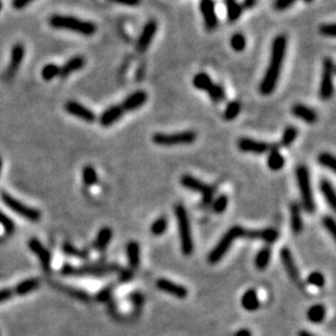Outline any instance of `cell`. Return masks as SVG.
Segmentation results:
<instances>
[{
	"label": "cell",
	"mask_w": 336,
	"mask_h": 336,
	"mask_svg": "<svg viewBox=\"0 0 336 336\" xmlns=\"http://www.w3.org/2000/svg\"><path fill=\"white\" fill-rule=\"evenodd\" d=\"M298 336H315V335H313L312 332L306 331V330H300V331H299Z\"/></svg>",
	"instance_id": "obj_59"
},
{
	"label": "cell",
	"mask_w": 336,
	"mask_h": 336,
	"mask_svg": "<svg viewBox=\"0 0 336 336\" xmlns=\"http://www.w3.org/2000/svg\"><path fill=\"white\" fill-rule=\"evenodd\" d=\"M41 75H43L44 80L46 81L52 80V78H55L56 76L60 75V67L55 65V64H49V65L44 66L43 71H41Z\"/></svg>",
	"instance_id": "obj_42"
},
{
	"label": "cell",
	"mask_w": 336,
	"mask_h": 336,
	"mask_svg": "<svg viewBox=\"0 0 336 336\" xmlns=\"http://www.w3.org/2000/svg\"><path fill=\"white\" fill-rule=\"evenodd\" d=\"M245 232H246V229H244L243 227H240V226L232 227V228L223 235L222 239L219 240V243H218V244L213 248V250L211 251V253H209L208 262L211 263V264H217V263L219 262V260L222 259L224 256H226L227 251L231 249V246H232V244H233V242L235 239L245 237Z\"/></svg>",
	"instance_id": "obj_4"
},
{
	"label": "cell",
	"mask_w": 336,
	"mask_h": 336,
	"mask_svg": "<svg viewBox=\"0 0 336 336\" xmlns=\"http://www.w3.org/2000/svg\"><path fill=\"white\" fill-rule=\"evenodd\" d=\"M197 139V133L194 131H182L176 133H155L152 137V141L156 145L163 146V147H171V146H184L192 145Z\"/></svg>",
	"instance_id": "obj_7"
},
{
	"label": "cell",
	"mask_w": 336,
	"mask_h": 336,
	"mask_svg": "<svg viewBox=\"0 0 336 336\" xmlns=\"http://www.w3.org/2000/svg\"><path fill=\"white\" fill-rule=\"evenodd\" d=\"M242 306L244 307L246 312H256L259 309L260 301L258 298L257 291L254 289L246 290L242 296Z\"/></svg>",
	"instance_id": "obj_24"
},
{
	"label": "cell",
	"mask_w": 336,
	"mask_h": 336,
	"mask_svg": "<svg viewBox=\"0 0 336 336\" xmlns=\"http://www.w3.org/2000/svg\"><path fill=\"white\" fill-rule=\"evenodd\" d=\"M32 2L33 0H14L13 7L15 8V9H22V8H25L26 5H29Z\"/></svg>",
	"instance_id": "obj_55"
},
{
	"label": "cell",
	"mask_w": 336,
	"mask_h": 336,
	"mask_svg": "<svg viewBox=\"0 0 336 336\" xmlns=\"http://www.w3.org/2000/svg\"><path fill=\"white\" fill-rule=\"evenodd\" d=\"M123 112L125 111L122 110L121 106H111V107H108L107 110L103 111L102 115L100 116L101 126H103V127H110L115 122H117L121 119Z\"/></svg>",
	"instance_id": "obj_21"
},
{
	"label": "cell",
	"mask_w": 336,
	"mask_h": 336,
	"mask_svg": "<svg viewBox=\"0 0 336 336\" xmlns=\"http://www.w3.org/2000/svg\"><path fill=\"white\" fill-rule=\"evenodd\" d=\"M295 3L296 0H274L273 8L278 11H283L289 9V8H291L294 4H295Z\"/></svg>",
	"instance_id": "obj_49"
},
{
	"label": "cell",
	"mask_w": 336,
	"mask_h": 336,
	"mask_svg": "<svg viewBox=\"0 0 336 336\" xmlns=\"http://www.w3.org/2000/svg\"><path fill=\"white\" fill-rule=\"evenodd\" d=\"M39 287H40V280L36 278H30L22 280V282L19 283L18 285H15L13 291L14 294H16V295L22 296V295H27V294H30L32 291L38 289Z\"/></svg>",
	"instance_id": "obj_23"
},
{
	"label": "cell",
	"mask_w": 336,
	"mask_h": 336,
	"mask_svg": "<svg viewBox=\"0 0 336 336\" xmlns=\"http://www.w3.org/2000/svg\"><path fill=\"white\" fill-rule=\"evenodd\" d=\"M326 316V309L323 304H315L307 310V319L313 324H320Z\"/></svg>",
	"instance_id": "obj_30"
},
{
	"label": "cell",
	"mask_w": 336,
	"mask_h": 336,
	"mask_svg": "<svg viewBox=\"0 0 336 336\" xmlns=\"http://www.w3.org/2000/svg\"><path fill=\"white\" fill-rule=\"evenodd\" d=\"M228 207V197L226 194H220L217 200L213 202V211L217 214H222Z\"/></svg>",
	"instance_id": "obj_45"
},
{
	"label": "cell",
	"mask_w": 336,
	"mask_h": 336,
	"mask_svg": "<svg viewBox=\"0 0 336 336\" xmlns=\"http://www.w3.org/2000/svg\"><path fill=\"white\" fill-rule=\"evenodd\" d=\"M82 181L85 186H94L97 183V173L92 166H86L82 171Z\"/></svg>",
	"instance_id": "obj_37"
},
{
	"label": "cell",
	"mask_w": 336,
	"mask_h": 336,
	"mask_svg": "<svg viewBox=\"0 0 336 336\" xmlns=\"http://www.w3.org/2000/svg\"><path fill=\"white\" fill-rule=\"evenodd\" d=\"M270 257H271V250L269 246H265V248L260 249L256 257V267L259 269V270H264V269L269 265Z\"/></svg>",
	"instance_id": "obj_32"
},
{
	"label": "cell",
	"mask_w": 336,
	"mask_h": 336,
	"mask_svg": "<svg viewBox=\"0 0 336 336\" xmlns=\"http://www.w3.org/2000/svg\"><path fill=\"white\" fill-rule=\"evenodd\" d=\"M319 32L323 36H326V38H334L335 36V24L331 22V24H323L320 27H319Z\"/></svg>",
	"instance_id": "obj_50"
},
{
	"label": "cell",
	"mask_w": 336,
	"mask_h": 336,
	"mask_svg": "<svg viewBox=\"0 0 336 336\" xmlns=\"http://www.w3.org/2000/svg\"><path fill=\"white\" fill-rule=\"evenodd\" d=\"M147 94H146L145 91H142V90H138V91L132 92L130 96H127L123 100L121 107L123 111L137 110V108L142 107V106L147 102Z\"/></svg>",
	"instance_id": "obj_18"
},
{
	"label": "cell",
	"mask_w": 336,
	"mask_h": 336,
	"mask_svg": "<svg viewBox=\"0 0 336 336\" xmlns=\"http://www.w3.org/2000/svg\"><path fill=\"white\" fill-rule=\"evenodd\" d=\"M307 283L315 288H323L325 285V276L320 271H313L307 276Z\"/></svg>",
	"instance_id": "obj_46"
},
{
	"label": "cell",
	"mask_w": 336,
	"mask_h": 336,
	"mask_svg": "<svg viewBox=\"0 0 336 336\" xmlns=\"http://www.w3.org/2000/svg\"><path fill=\"white\" fill-rule=\"evenodd\" d=\"M176 218L178 222L179 238H181V248L182 253L186 257H189L193 253V239L192 232H190V223L188 213H187L186 207L183 204H177L175 207Z\"/></svg>",
	"instance_id": "obj_3"
},
{
	"label": "cell",
	"mask_w": 336,
	"mask_h": 336,
	"mask_svg": "<svg viewBox=\"0 0 336 336\" xmlns=\"http://www.w3.org/2000/svg\"><path fill=\"white\" fill-rule=\"evenodd\" d=\"M335 74V64L331 58H325L323 63V75H321L320 89H319V95L321 100H330L334 95V83L332 78Z\"/></svg>",
	"instance_id": "obj_9"
},
{
	"label": "cell",
	"mask_w": 336,
	"mask_h": 336,
	"mask_svg": "<svg viewBox=\"0 0 336 336\" xmlns=\"http://www.w3.org/2000/svg\"><path fill=\"white\" fill-rule=\"evenodd\" d=\"M318 161H319V163H320L323 167L329 168V170H331L332 172H335L336 161H335V157L332 155H330V153H327V152L320 153V155H319V157H318Z\"/></svg>",
	"instance_id": "obj_41"
},
{
	"label": "cell",
	"mask_w": 336,
	"mask_h": 336,
	"mask_svg": "<svg viewBox=\"0 0 336 336\" xmlns=\"http://www.w3.org/2000/svg\"><path fill=\"white\" fill-rule=\"evenodd\" d=\"M201 13L203 16L204 26L208 32H213L218 27V16L215 13V4L213 0H201Z\"/></svg>",
	"instance_id": "obj_11"
},
{
	"label": "cell",
	"mask_w": 336,
	"mask_h": 336,
	"mask_svg": "<svg viewBox=\"0 0 336 336\" xmlns=\"http://www.w3.org/2000/svg\"><path fill=\"white\" fill-rule=\"evenodd\" d=\"M213 85L212 78L206 72H200L193 77V86L198 90H203V91H208V89Z\"/></svg>",
	"instance_id": "obj_33"
},
{
	"label": "cell",
	"mask_w": 336,
	"mask_h": 336,
	"mask_svg": "<svg viewBox=\"0 0 336 336\" xmlns=\"http://www.w3.org/2000/svg\"><path fill=\"white\" fill-rule=\"evenodd\" d=\"M239 112H240L239 101H232V102H229L228 105H227L226 110H224L223 114L224 120H227V121H233V120L237 119Z\"/></svg>",
	"instance_id": "obj_35"
},
{
	"label": "cell",
	"mask_w": 336,
	"mask_h": 336,
	"mask_svg": "<svg viewBox=\"0 0 336 336\" xmlns=\"http://www.w3.org/2000/svg\"><path fill=\"white\" fill-rule=\"evenodd\" d=\"M130 300L132 301V304L136 307H141L142 304H144V301H145V298H144V295L139 293V291H134V293H132L130 295Z\"/></svg>",
	"instance_id": "obj_52"
},
{
	"label": "cell",
	"mask_w": 336,
	"mask_h": 336,
	"mask_svg": "<svg viewBox=\"0 0 336 336\" xmlns=\"http://www.w3.org/2000/svg\"><path fill=\"white\" fill-rule=\"evenodd\" d=\"M231 46L234 51L242 52L246 46L245 36L240 33L234 34V35L231 38Z\"/></svg>",
	"instance_id": "obj_38"
},
{
	"label": "cell",
	"mask_w": 336,
	"mask_h": 336,
	"mask_svg": "<svg viewBox=\"0 0 336 336\" xmlns=\"http://www.w3.org/2000/svg\"><path fill=\"white\" fill-rule=\"evenodd\" d=\"M291 114L298 119L302 120L304 122L309 123V125H314L318 121V114L313 110V108L307 107V106L302 105V103H296L291 107Z\"/></svg>",
	"instance_id": "obj_19"
},
{
	"label": "cell",
	"mask_w": 336,
	"mask_h": 336,
	"mask_svg": "<svg viewBox=\"0 0 336 336\" xmlns=\"http://www.w3.org/2000/svg\"><path fill=\"white\" fill-rule=\"evenodd\" d=\"M278 238H279L278 231H275L274 228H267V229H262V231H259V239H263L264 242L269 243V244H271V243L275 242Z\"/></svg>",
	"instance_id": "obj_43"
},
{
	"label": "cell",
	"mask_w": 336,
	"mask_h": 336,
	"mask_svg": "<svg viewBox=\"0 0 336 336\" xmlns=\"http://www.w3.org/2000/svg\"><path fill=\"white\" fill-rule=\"evenodd\" d=\"M257 4V0H243V9H251Z\"/></svg>",
	"instance_id": "obj_57"
},
{
	"label": "cell",
	"mask_w": 336,
	"mask_h": 336,
	"mask_svg": "<svg viewBox=\"0 0 336 336\" xmlns=\"http://www.w3.org/2000/svg\"><path fill=\"white\" fill-rule=\"evenodd\" d=\"M298 133H299L298 128L294 127V126H288V127L284 130V132H283L282 142H280V144L284 146V147H289V146L293 145V142L296 139Z\"/></svg>",
	"instance_id": "obj_34"
},
{
	"label": "cell",
	"mask_w": 336,
	"mask_h": 336,
	"mask_svg": "<svg viewBox=\"0 0 336 336\" xmlns=\"http://www.w3.org/2000/svg\"><path fill=\"white\" fill-rule=\"evenodd\" d=\"M323 226L326 228V231L332 235V238H336V226L335 219L330 215H325L323 218Z\"/></svg>",
	"instance_id": "obj_48"
},
{
	"label": "cell",
	"mask_w": 336,
	"mask_h": 336,
	"mask_svg": "<svg viewBox=\"0 0 336 336\" xmlns=\"http://www.w3.org/2000/svg\"><path fill=\"white\" fill-rule=\"evenodd\" d=\"M2 7H3V5H2V0H0V10H2Z\"/></svg>",
	"instance_id": "obj_61"
},
{
	"label": "cell",
	"mask_w": 336,
	"mask_h": 336,
	"mask_svg": "<svg viewBox=\"0 0 336 336\" xmlns=\"http://www.w3.org/2000/svg\"><path fill=\"white\" fill-rule=\"evenodd\" d=\"M157 29H158V24L156 20H150L145 25L142 29L141 34H139L138 39L136 43V49L138 52H145L146 50L150 47L151 43H152L153 38H155Z\"/></svg>",
	"instance_id": "obj_12"
},
{
	"label": "cell",
	"mask_w": 336,
	"mask_h": 336,
	"mask_svg": "<svg viewBox=\"0 0 336 336\" xmlns=\"http://www.w3.org/2000/svg\"><path fill=\"white\" fill-rule=\"evenodd\" d=\"M112 2L123 7H136L139 4V0H112Z\"/></svg>",
	"instance_id": "obj_54"
},
{
	"label": "cell",
	"mask_w": 336,
	"mask_h": 336,
	"mask_svg": "<svg viewBox=\"0 0 336 336\" xmlns=\"http://www.w3.org/2000/svg\"><path fill=\"white\" fill-rule=\"evenodd\" d=\"M304 2H305V3H312L313 0H304Z\"/></svg>",
	"instance_id": "obj_60"
},
{
	"label": "cell",
	"mask_w": 336,
	"mask_h": 336,
	"mask_svg": "<svg viewBox=\"0 0 336 336\" xmlns=\"http://www.w3.org/2000/svg\"><path fill=\"white\" fill-rule=\"evenodd\" d=\"M65 111L67 114L72 115V116L77 117V119L82 120V121L88 122V123H92L96 120V115L94 114L90 108L85 107L81 103L76 102V101H69L66 102L65 105Z\"/></svg>",
	"instance_id": "obj_14"
},
{
	"label": "cell",
	"mask_w": 336,
	"mask_h": 336,
	"mask_svg": "<svg viewBox=\"0 0 336 336\" xmlns=\"http://www.w3.org/2000/svg\"><path fill=\"white\" fill-rule=\"evenodd\" d=\"M320 190H321V193H323L326 203L330 206V208H331L332 211H335L336 209V194H335V189H334V187H332V184L330 183L327 179H323V181L320 182Z\"/></svg>",
	"instance_id": "obj_26"
},
{
	"label": "cell",
	"mask_w": 336,
	"mask_h": 336,
	"mask_svg": "<svg viewBox=\"0 0 336 336\" xmlns=\"http://www.w3.org/2000/svg\"><path fill=\"white\" fill-rule=\"evenodd\" d=\"M156 287L161 291H163V293L170 294V295L178 299H184L188 295V290H187L183 285L176 284V283L171 282V280L168 279H158L156 282Z\"/></svg>",
	"instance_id": "obj_16"
},
{
	"label": "cell",
	"mask_w": 336,
	"mask_h": 336,
	"mask_svg": "<svg viewBox=\"0 0 336 336\" xmlns=\"http://www.w3.org/2000/svg\"><path fill=\"white\" fill-rule=\"evenodd\" d=\"M0 224H2L3 228L5 229V233L8 235H11L14 233V231H15V226H14L13 220H11L8 215H5L2 211H0Z\"/></svg>",
	"instance_id": "obj_47"
},
{
	"label": "cell",
	"mask_w": 336,
	"mask_h": 336,
	"mask_svg": "<svg viewBox=\"0 0 336 336\" xmlns=\"http://www.w3.org/2000/svg\"><path fill=\"white\" fill-rule=\"evenodd\" d=\"M227 5V16H228V20L231 22L237 21L240 18L243 13V8L237 0H228L226 2Z\"/></svg>",
	"instance_id": "obj_31"
},
{
	"label": "cell",
	"mask_w": 336,
	"mask_h": 336,
	"mask_svg": "<svg viewBox=\"0 0 336 336\" xmlns=\"http://www.w3.org/2000/svg\"><path fill=\"white\" fill-rule=\"evenodd\" d=\"M287 36L278 35L271 44V52L269 65L267 67L262 82L259 85L260 94L264 96H269L274 92L282 72L283 61H284L285 52H287Z\"/></svg>",
	"instance_id": "obj_1"
},
{
	"label": "cell",
	"mask_w": 336,
	"mask_h": 336,
	"mask_svg": "<svg viewBox=\"0 0 336 336\" xmlns=\"http://www.w3.org/2000/svg\"><path fill=\"white\" fill-rule=\"evenodd\" d=\"M181 184L184 188L193 190V192H198L202 194V204L203 206H208L212 203L213 200V193H214V188L212 186L203 183L201 179L193 177L190 175H184L181 178Z\"/></svg>",
	"instance_id": "obj_10"
},
{
	"label": "cell",
	"mask_w": 336,
	"mask_h": 336,
	"mask_svg": "<svg viewBox=\"0 0 336 336\" xmlns=\"http://www.w3.org/2000/svg\"><path fill=\"white\" fill-rule=\"evenodd\" d=\"M296 181H298L299 189H300L302 206L307 213H313L315 211V203H314V197L312 192V184H310V176L307 167L298 166L295 171Z\"/></svg>",
	"instance_id": "obj_6"
},
{
	"label": "cell",
	"mask_w": 336,
	"mask_h": 336,
	"mask_svg": "<svg viewBox=\"0 0 336 336\" xmlns=\"http://www.w3.org/2000/svg\"><path fill=\"white\" fill-rule=\"evenodd\" d=\"M132 276H133V273H132V270H130V269H128V270H121V274H120V279L122 280L123 283H126V282H128V280L130 279H132Z\"/></svg>",
	"instance_id": "obj_56"
},
{
	"label": "cell",
	"mask_w": 336,
	"mask_h": 336,
	"mask_svg": "<svg viewBox=\"0 0 336 336\" xmlns=\"http://www.w3.org/2000/svg\"><path fill=\"white\" fill-rule=\"evenodd\" d=\"M280 259H282L283 265H284L285 270L287 273L289 274V276L294 282H298L300 275H299V270L296 268L295 262H294L293 256H291V251L289 250V248H283L282 251H280Z\"/></svg>",
	"instance_id": "obj_20"
},
{
	"label": "cell",
	"mask_w": 336,
	"mask_h": 336,
	"mask_svg": "<svg viewBox=\"0 0 336 336\" xmlns=\"http://www.w3.org/2000/svg\"><path fill=\"white\" fill-rule=\"evenodd\" d=\"M111 239H112L111 228H108V227H103V228L100 229V232L96 235V239H95L94 243L95 249H97L99 251L105 250V249L108 246V244H110Z\"/></svg>",
	"instance_id": "obj_25"
},
{
	"label": "cell",
	"mask_w": 336,
	"mask_h": 336,
	"mask_svg": "<svg viewBox=\"0 0 336 336\" xmlns=\"http://www.w3.org/2000/svg\"><path fill=\"white\" fill-rule=\"evenodd\" d=\"M290 219H291V229L295 234L301 233L302 231V220L300 215V208L296 203H293L290 206Z\"/></svg>",
	"instance_id": "obj_28"
},
{
	"label": "cell",
	"mask_w": 336,
	"mask_h": 336,
	"mask_svg": "<svg viewBox=\"0 0 336 336\" xmlns=\"http://www.w3.org/2000/svg\"><path fill=\"white\" fill-rule=\"evenodd\" d=\"M50 25L55 29H66L71 30L83 36H92L96 33V25L92 21L81 20L75 16L66 15H52L50 18Z\"/></svg>",
	"instance_id": "obj_2"
},
{
	"label": "cell",
	"mask_w": 336,
	"mask_h": 336,
	"mask_svg": "<svg viewBox=\"0 0 336 336\" xmlns=\"http://www.w3.org/2000/svg\"><path fill=\"white\" fill-rule=\"evenodd\" d=\"M119 267L111 264V265H103V264H92V265H83V267L75 268L72 265H64L61 269V274L65 276H103L108 275V274L115 273L119 270Z\"/></svg>",
	"instance_id": "obj_5"
},
{
	"label": "cell",
	"mask_w": 336,
	"mask_h": 336,
	"mask_svg": "<svg viewBox=\"0 0 336 336\" xmlns=\"http://www.w3.org/2000/svg\"><path fill=\"white\" fill-rule=\"evenodd\" d=\"M0 197H2V201L4 202V204L8 207V208H10L11 211L15 212L16 214L25 218V219H29L32 220V222H38V220L41 218V213L39 209L32 208V207L21 203L20 201L15 200L13 195H10L9 193L5 192V190H2Z\"/></svg>",
	"instance_id": "obj_8"
},
{
	"label": "cell",
	"mask_w": 336,
	"mask_h": 336,
	"mask_svg": "<svg viewBox=\"0 0 336 336\" xmlns=\"http://www.w3.org/2000/svg\"><path fill=\"white\" fill-rule=\"evenodd\" d=\"M207 92H208L211 100L214 101V102H220L224 99V96H226L224 89L220 85H215V83H213Z\"/></svg>",
	"instance_id": "obj_44"
},
{
	"label": "cell",
	"mask_w": 336,
	"mask_h": 336,
	"mask_svg": "<svg viewBox=\"0 0 336 336\" xmlns=\"http://www.w3.org/2000/svg\"><path fill=\"white\" fill-rule=\"evenodd\" d=\"M0 171H2V159H0Z\"/></svg>",
	"instance_id": "obj_62"
},
{
	"label": "cell",
	"mask_w": 336,
	"mask_h": 336,
	"mask_svg": "<svg viewBox=\"0 0 336 336\" xmlns=\"http://www.w3.org/2000/svg\"><path fill=\"white\" fill-rule=\"evenodd\" d=\"M24 52L25 49L21 44L14 45L13 50H11V56H10V64L8 66L7 71H5V78L7 80H11L15 74L18 72L19 67H20L22 59H24Z\"/></svg>",
	"instance_id": "obj_15"
},
{
	"label": "cell",
	"mask_w": 336,
	"mask_h": 336,
	"mask_svg": "<svg viewBox=\"0 0 336 336\" xmlns=\"http://www.w3.org/2000/svg\"><path fill=\"white\" fill-rule=\"evenodd\" d=\"M63 250H64V253L67 254V256L76 257V258H80V259H86V258H89L88 250H80V249L75 248V246L72 244H70V243H65V244L63 245Z\"/></svg>",
	"instance_id": "obj_39"
},
{
	"label": "cell",
	"mask_w": 336,
	"mask_h": 336,
	"mask_svg": "<svg viewBox=\"0 0 336 336\" xmlns=\"http://www.w3.org/2000/svg\"><path fill=\"white\" fill-rule=\"evenodd\" d=\"M127 257L131 269H137L139 267V245L137 242H130L127 244Z\"/></svg>",
	"instance_id": "obj_29"
},
{
	"label": "cell",
	"mask_w": 336,
	"mask_h": 336,
	"mask_svg": "<svg viewBox=\"0 0 336 336\" xmlns=\"http://www.w3.org/2000/svg\"><path fill=\"white\" fill-rule=\"evenodd\" d=\"M14 295V291L13 289H2L0 290V304L2 302H5L7 300H9V299L13 298Z\"/></svg>",
	"instance_id": "obj_53"
},
{
	"label": "cell",
	"mask_w": 336,
	"mask_h": 336,
	"mask_svg": "<svg viewBox=\"0 0 336 336\" xmlns=\"http://www.w3.org/2000/svg\"><path fill=\"white\" fill-rule=\"evenodd\" d=\"M226 2H228V0H226Z\"/></svg>",
	"instance_id": "obj_63"
},
{
	"label": "cell",
	"mask_w": 336,
	"mask_h": 336,
	"mask_svg": "<svg viewBox=\"0 0 336 336\" xmlns=\"http://www.w3.org/2000/svg\"><path fill=\"white\" fill-rule=\"evenodd\" d=\"M86 61L82 56H75V58H71L70 60H67L65 64H64L63 67H60V75L59 76L65 78L67 76L72 74V72L78 71V70L82 69L85 66Z\"/></svg>",
	"instance_id": "obj_22"
},
{
	"label": "cell",
	"mask_w": 336,
	"mask_h": 336,
	"mask_svg": "<svg viewBox=\"0 0 336 336\" xmlns=\"http://www.w3.org/2000/svg\"><path fill=\"white\" fill-rule=\"evenodd\" d=\"M167 228H168L167 218L159 217V218H157L155 222L152 223V226H151V233H152L153 235H156V237H159V235L166 233Z\"/></svg>",
	"instance_id": "obj_36"
},
{
	"label": "cell",
	"mask_w": 336,
	"mask_h": 336,
	"mask_svg": "<svg viewBox=\"0 0 336 336\" xmlns=\"http://www.w3.org/2000/svg\"><path fill=\"white\" fill-rule=\"evenodd\" d=\"M237 145L242 152L253 153V155H264V153L269 152V150H270V146L267 142L257 141V139L246 138V137L240 138Z\"/></svg>",
	"instance_id": "obj_13"
},
{
	"label": "cell",
	"mask_w": 336,
	"mask_h": 336,
	"mask_svg": "<svg viewBox=\"0 0 336 336\" xmlns=\"http://www.w3.org/2000/svg\"><path fill=\"white\" fill-rule=\"evenodd\" d=\"M29 248L32 249L34 254L39 258L44 270L49 271L50 267H51V254H50V251L47 250V249L41 244L40 240L36 239V238H32V239L29 240Z\"/></svg>",
	"instance_id": "obj_17"
},
{
	"label": "cell",
	"mask_w": 336,
	"mask_h": 336,
	"mask_svg": "<svg viewBox=\"0 0 336 336\" xmlns=\"http://www.w3.org/2000/svg\"><path fill=\"white\" fill-rule=\"evenodd\" d=\"M60 289H63L66 294L71 295L72 298H76L78 300L82 301H89L90 300V295L86 291L81 290V289H76V288H71V287H59Z\"/></svg>",
	"instance_id": "obj_40"
},
{
	"label": "cell",
	"mask_w": 336,
	"mask_h": 336,
	"mask_svg": "<svg viewBox=\"0 0 336 336\" xmlns=\"http://www.w3.org/2000/svg\"><path fill=\"white\" fill-rule=\"evenodd\" d=\"M111 295H112V285H108V287L103 288V289L97 294L96 300L100 302H107L111 299Z\"/></svg>",
	"instance_id": "obj_51"
},
{
	"label": "cell",
	"mask_w": 336,
	"mask_h": 336,
	"mask_svg": "<svg viewBox=\"0 0 336 336\" xmlns=\"http://www.w3.org/2000/svg\"><path fill=\"white\" fill-rule=\"evenodd\" d=\"M234 336H251V332L249 329H240L235 332Z\"/></svg>",
	"instance_id": "obj_58"
},
{
	"label": "cell",
	"mask_w": 336,
	"mask_h": 336,
	"mask_svg": "<svg viewBox=\"0 0 336 336\" xmlns=\"http://www.w3.org/2000/svg\"><path fill=\"white\" fill-rule=\"evenodd\" d=\"M268 167L271 171H280L285 166V159L278 148H271L269 150L268 155Z\"/></svg>",
	"instance_id": "obj_27"
}]
</instances>
